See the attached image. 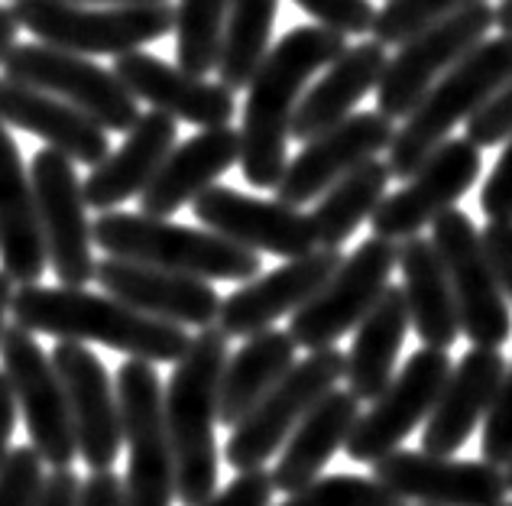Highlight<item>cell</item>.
Here are the masks:
<instances>
[{"instance_id":"1","label":"cell","mask_w":512,"mask_h":506,"mask_svg":"<svg viewBox=\"0 0 512 506\" xmlns=\"http://www.w3.org/2000/svg\"><path fill=\"white\" fill-rule=\"evenodd\" d=\"M347 49V36L328 26H295L256 69L247 85L244 121H240V169L253 189H276L289 166L286 146L292 137V117L299 111L305 85L315 72Z\"/></svg>"},{"instance_id":"2","label":"cell","mask_w":512,"mask_h":506,"mask_svg":"<svg viewBox=\"0 0 512 506\" xmlns=\"http://www.w3.org/2000/svg\"><path fill=\"white\" fill-rule=\"evenodd\" d=\"M13 322L26 331L52 335L59 341L104 344L146 364H179L192 344L182 325L143 315L114 296H98L72 286H20L10 302Z\"/></svg>"},{"instance_id":"3","label":"cell","mask_w":512,"mask_h":506,"mask_svg":"<svg viewBox=\"0 0 512 506\" xmlns=\"http://www.w3.org/2000/svg\"><path fill=\"white\" fill-rule=\"evenodd\" d=\"M227 335L218 328H201L175 364L166 383L163 412L175 458V500L201 506L218 494V396L227 364Z\"/></svg>"},{"instance_id":"4","label":"cell","mask_w":512,"mask_h":506,"mask_svg":"<svg viewBox=\"0 0 512 506\" xmlns=\"http://www.w3.org/2000/svg\"><path fill=\"white\" fill-rule=\"evenodd\" d=\"M94 247L107 257L159 266V270L185 273L195 279H231L250 283L260 276V253L240 247L208 228H188L169 218L130 215V211H104L91 224Z\"/></svg>"},{"instance_id":"5","label":"cell","mask_w":512,"mask_h":506,"mask_svg":"<svg viewBox=\"0 0 512 506\" xmlns=\"http://www.w3.org/2000/svg\"><path fill=\"white\" fill-rule=\"evenodd\" d=\"M512 78V33L483 39L467 56L444 72L435 88L419 101L402 127L393 146L386 150V166L393 179H409L425 159L448 140L457 124H467L496 91Z\"/></svg>"},{"instance_id":"6","label":"cell","mask_w":512,"mask_h":506,"mask_svg":"<svg viewBox=\"0 0 512 506\" xmlns=\"http://www.w3.org/2000/svg\"><path fill=\"white\" fill-rule=\"evenodd\" d=\"M10 7L36 43L78 52V56L117 59L175 30V7L169 0L127 7H88L72 4V0H13Z\"/></svg>"},{"instance_id":"7","label":"cell","mask_w":512,"mask_h":506,"mask_svg":"<svg viewBox=\"0 0 512 506\" xmlns=\"http://www.w3.org/2000/svg\"><path fill=\"white\" fill-rule=\"evenodd\" d=\"M117 403L127 445L124 506H172L175 458L166 432L163 380L146 361H124L117 370Z\"/></svg>"},{"instance_id":"8","label":"cell","mask_w":512,"mask_h":506,"mask_svg":"<svg viewBox=\"0 0 512 506\" xmlns=\"http://www.w3.org/2000/svg\"><path fill=\"white\" fill-rule=\"evenodd\" d=\"M338 380H344V351L338 348L312 351L305 361L292 364L289 374L250 409V416L231 429L224 448L227 464L237 474L260 471L269 458L279 455L318 399L338 390Z\"/></svg>"},{"instance_id":"9","label":"cell","mask_w":512,"mask_h":506,"mask_svg":"<svg viewBox=\"0 0 512 506\" xmlns=\"http://www.w3.org/2000/svg\"><path fill=\"white\" fill-rule=\"evenodd\" d=\"M431 244H435L444 273L461 315V335L474 348H496L512 338V312L496 279L483 237L474 218L461 208H451L431 224Z\"/></svg>"},{"instance_id":"10","label":"cell","mask_w":512,"mask_h":506,"mask_svg":"<svg viewBox=\"0 0 512 506\" xmlns=\"http://www.w3.org/2000/svg\"><path fill=\"white\" fill-rule=\"evenodd\" d=\"M4 75L62 98L107 133H127L140 121V101L124 88L114 69H101L78 52L46 43H17L4 59Z\"/></svg>"},{"instance_id":"11","label":"cell","mask_w":512,"mask_h":506,"mask_svg":"<svg viewBox=\"0 0 512 506\" xmlns=\"http://www.w3.org/2000/svg\"><path fill=\"white\" fill-rule=\"evenodd\" d=\"M399 266V244L386 237L363 241L344 263L338 266L325 286L292 315L289 335L295 348L308 354L321 348H334L347 331H354L380 296L389 289V276Z\"/></svg>"},{"instance_id":"12","label":"cell","mask_w":512,"mask_h":506,"mask_svg":"<svg viewBox=\"0 0 512 506\" xmlns=\"http://www.w3.org/2000/svg\"><path fill=\"white\" fill-rule=\"evenodd\" d=\"M0 364H4V374L17 396V409L23 412L30 445L52 468H72V461L78 458V438L69 396H65L59 370L52 364V354H46L33 331L10 322L0 338Z\"/></svg>"},{"instance_id":"13","label":"cell","mask_w":512,"mask_h":506,"mask_svg":"<svg viewBox=\"0 0 512 506\" xmlns=\"http://www.w3.org/2000/svg\"><path fill=\"white\" fill-rule=\"evenodd\" d=\"M493 26L496 7H490V0H483V4L467 7L406 39L396 56L389 59L383 82L376 88L380 114H386L389 121H406L419 108V101L435 88L438 78L451 72L470 49L480 46Z\"/></svg>"},{"instance_id":"14","label":"cell","mask_w":512,"mask_h":506,"mask_svg":"<svg viewBox=\"0 0 512 506\" xmlns=\"http://www.w3.org/2000/svg\"><path fill=\"white\" fill-rule=\"evenodd\" d=\"M451 357L438 348H419L389 386L373 399V406L357 419L354 432H350L344 455L357 464H376L389 458L399 445L428 422L431 409H435L444 383L451 377Z\"/></svg>"},{"instance_id":"15","label":"cell","mask_w":512,"mask_h":506,"mask_svg":"<svg viewBox=\"0 0 512 506\" xmlns=\"http://www.w3.org/2000/svg\"><path fill=\"white\" fill-rule=\"evenodd\" d=\"M30 179L52 273L59 276V286L88 289L98 260L91 253L94 237L91 221L85 215V189L75 172V163L65 153L46 146V150L33 156Z\"/></svg>"},{"instance_id":"16","label":"cell","mask_w":512,"mask_h":506,"mask_svg":"<svg viewBox=\"0 0 512 506\" xmlns=\"http://www.w3.org/2000/svg\"><path fill=\"white\" fill-rule=\"evenodd\" d=\"M483 156L480 146H474L467 137L444 140L425 163L412 172L399 192L386 195L383 205L370 218L373 237L386 241H409L419 237L422 228L435 224L444 211H451L461 198L474 189L480 179Z\"/></svg>"},{"instance_id":"17","label":"cell","mask_w":512,"mask_h":506,"mask_svg":"<svg viewBox=\"0 0 512 506\" xmlns=\"http://www.w3.org/2000/svg\"><path fill=\"white\" fill-rule=\"evenodd\" d=\"M373 477L399 500L419 506H500L509 494L503 468L431 451H393L373 464Z\"/></svg>"},{"instance_id":"18","label":"cell","mask_w":512,"mask_h":506,"mask_svg":"<svg viewBox=\"0 0 512 506\" xmlns=\"http://www.w3.org/2000/svg\"><path fill=\"white\" fill-rule=\"evenodd\" d=\"M393 137H396V121H389L386 114L380 111L350 114L338 127L308 140L302 146V153L289 159V166L276 185V198L292 208L318 202L347 172H354L357 166L370 163L383 150H389Z\"/></svg>"},{"instance_id":"19","label":"cell","mask_w":512,"mask_h":506,"mask_svg":"<svg viewBox=\"0 0 512 506\" xmlns=\"http://www.w3.org/2000/svg\"><path fill=\"white\" fill-rule=\"evenodd\" d=\"M192 211L208 231L253 253H276V257L295 260L318 247L312 215L279 198L266 202L227 185H211L192 202Z\"/></svg>"},{"instance_id":"20","label":"cell","mask_w":512,"mask_h":506,"mask_svg":"<svg viewBox=\"0 0 512 506\" xmlns=\"http://www.w3.org/2000/svg\"><path fill=\"white\" fill-rule=\"evenodd\" d=\"M52 364L69 396V412L78 438V458L91 471H114V461L124 445L120 425L117 386L101 364V357L78 341H59L52 351Z\"/></svg>"},{"instance_id":"21","label":"cell","mask_w":512,"mask_h":506,"mask_svg":"<svg viewBox=\"0 0 512 506\" xmlns=\"http://www.w3.org/2000/svg\"><path fill=\"white\" fill-rule=\"evenodd\" d=\"M344 263L341 247H315L305 257L286 260L269 273L221 299L218 328L227 338H250L273 328L282 315H295Z\"/></svg>"},{"instance_id":"22","label":"cell","mask_w":512,"mask_h":506,"mask_svg":"<svg viewBox=\"0 0 512 506\" xmlns=\"http://www.w3.org/2000/svg\"><path fill=\"white\" fill-rule=\"evenodd\" d=\"M94 279H98V286L107 296L133 305L143 315L198 331L218 325L221 296L214 292L208 279H195L185 273L159 270V266L130 263L117 257L98 260Z\"/></svg>"},{"instance_id":"23","label":"cell","mask_w":512,"mask_h":506,"mask_svg":"<svg viewBox=\"0 0 512 506\" xmlns=\"http://www.w3.org/2000/svg\"><path fill=\"white\" fill-rule=\"evenodd\" d=\"M114 75L124 82L137 101H146L153 111L169 114L172 121L195 124L201 130L227 127L237 114L234 91L221 82L188 75L179 65H169L150 52H127L114 59Z\"/></svg>"},{"instance_id":"24","label":"cell","mask_w":512,"mask_h":506,"mask_svg":"<svg viewBox=\"0 0 512 506\" xmlns=\"http://www.w3.org/2000/svg\"><path fill=\"white\" fill-rule=\"evenodd\" d=\"M506 357L496 348H470L461 364H454L435 409L425 422L422 451L454 455L461 451L477 425L487 419L496 390L506 377Z\"/></svg>"},{"instance_id":"25","label":"cell","mask_w":512,"mask_h":506,"mask_svg":"<svg viewBox=\"0 0 512 506\" xmlns=\"http://www.w3.org/2000/svg\"><path fill=\"white\" fill-rule=\"evenodd\" d=\"M0 124L36 133L52 150L91 169L111 156V140L104 127L49 91L20 85L7 75H0Z\"/></svg>"},{"instance_id":"26","label":"cell","mask_w":512,"mask_h":506,"mask_svg":"<svg viewBox=\"0 0 512 506\" xmlns=\"http://www.w3.org/2000/svg\"><path fill=\"white\" fill-rule=\"evenodd\" d=\"M175 140H179V124L169 114H140V121L127 130V140L88 172V179L82 182L85 205L104 215V211H117V205L143 195L159 166L166 163V156L175 150Z\"/></svg>"},{"instance_id":"27","label":"cell","mask_w":512,"mask_h":506,"mask_svg":"<svg viewBox=\"0 0 512 506\" xmlns=\"http://www.w3.org/2000/svg\"><path fill=\"white\" fill-rule=\"evenodd\" d=\"M240 163V130L211 127L188 137L166 156L153 182L140 195V211L150 218H169L179 208L192 205L201 192H208L214 182L231 166Z\"/></svg>"},{"instance_id":"28","label":"cell","mask_w":512,"mask_h":506,"mask_svg":"<svg viewBox=\"0 0 512 506\" xmlns=\"http://www.w3.org/2000/svg\"><path fill=\"white\" fill-rule=\"evenodd\" d=\"M0 263L17 286H33L46 273V244L36 215L33 179L20 146L0 124Z\"/></svg>"},{"instance_id":"29","label":"cell","mask_w":512,"mask_h":506,"mask_svg":"<svg viewBox=\"0 0 512 506\" xmlns=\"http://www.w3.org/2000/svg\"><path fill=\"white\" fill-rule=\"evenodd\" d=\"M386 65H389L386 46H380L376 39L347 46L341 56L328 65V72L302 95L299 111L292 117V140L308 143V140H315L318 133L347 121L357 104L367 98L370 91L380 88Z\"/></svg>"},{"instance_id":"30","label":"cell","mask_w":512,"mask_h":506,"mask_svg":"<svg viewBox=\"0 0 512 506\" xmlns=\"http://www.w3.org/2000/svg\"><path fill=\"white\" fill-rule=\"evenodd\" d=\"M360 412V399L350 390H331L312 406V412L295 425L289 442L282 445L273 474V487L282 494H295V490L318 481L328 461L344 451L350 432H354Z\"/></svg>"},{"instance_id":"31","label":"cell","mask_w":512,"mask_h":506,"mask_svg":"<svg viewBox=\"0 0 512 506\" xmlns=\"http://www.w3.org/2000/svg\"><path fill=\"white\" fill-rule=\"evenodd\" d=\"M409 325L412 318L402 286H389L370 315L357 325L354 344L344 354V380L360 403H367V399L373 403L396 377V361L402 344H406Z\"/></svg>"},{"instance_id":"32","label":"cell","mask_w":512,"mask_h":506,"mask_svg":"<svg viewBox=\"0 0 512 506\" xmlns=\"http://www.w3.org/2000/svg\"><path fill=\"white\" fill-rule=\"evenodd\" d=\"M399 270L402 292H406L409 318L415 335L425 348L448 351L461 338V315L444 273L441 257L428 237H409L399 244Z\"/></svg>"},{"instance_id":"33","label":"cell","mask_w":512,"mask_h":506,"mask_svg":"<svg viewBox=\"0 0 512 506\" xmlns=\"http://www.w3.org/2000/svg\"><path fill=\"white\" fill-rule=\"evenodd\" d=\"M295 341L289 331L266 328L260 335H250L244 348H237L224 364L218 416L221 425H240L250 409L289 374L295 364Z\"/></svg>"},{"instance_id":"34","label":"cell","mask_w":512,"mask_h":506,"mask_svg":"<svg viewBox=\"0 0 512 506\" xmlns=\"http://www.w3.org/2000/svg\"><path fill=\"white\" fill-rule=\"evenodd\" d=\"M389 179H393V172H389L383 159H370V163L357 166L344 179L334 182L318 198V205L312 211L318 247L347 244L357 234L360 224L370 221L376 215V208L383 205Z\"/></svg>"},{"instance_id":"35","label":"cell","mask_w":512,"mask_h":506,"mask_svg":"<svg viewBox=\"0 0 512 506\" xmlns=\"http://www.w3.org/2000/svg\"><path fill=\"white\" fill-rule=\"evenodd\" d=\"M279 0H231L224 26V46L218 62V78L224 88L240 91L253 82L256 69L269 56Z\"/></svg>"},{"instance_id":"36","label":"cell","mask_w":512,"mask_h":506,"mask_svg":"<svg viewBox=\"0 0 512 506\" xmlns=\"http://www.w3.org/2000/svg\"><path fill=\"white\" fill-rule=\"evenodd\" d=\"M231 0H179L175 7V59L188 75L218 72Z\"/></svg>"},{"instance_id":"37","label":"cell","mask_w":512,"mask_h":506,"mask_svg":"<svg viewBox=\"0 0 512 506\" xmlns=\"http://www.w3.org/2000/svg\"><path fill=\"white\" fill-rule=\"evenodd\" d=\"M474 4H483V0H386L383 10H376L370 33L380 46H402L415 33Z\"/></svg>"},{"instance_id":"38","label":"cell","mask_w":512,"mask_h":506,"mask_svg":"<svg viewBox=\"0 0 512 506\" xmlns=\"http://www.w3.org/2000/svg\"><path fill=\"white\" fill-rule=\"evenodd\" d=\"M279 506H409L373 474H331L295 490Z\"/></svg>"},{"instance_id":"39","label":"cell","mask_w":512,"mask_h":506,"mask_svg":"<svg viewBox=\"0 0 512 506\" xmlns=\"http://www.w3.org/2000/svg\"><path fill=\"white\" fill-rule=\"evenodd\" d=\"M43 464L33 445L10 448L7 461L0 464V506H39L46 487Z\"/></svg>"},{"instance_id":"40","label":"cell","mask_w":512,"mask_h":506,"mask_svg":"<svg viewBox=\"0 0 512 506\" xmlns=\"http://www.w3.org/2000/svg\"><path fill=\"white\" fill-rule=\"evenodd\" d=\"M483 438H480V451L483 461L496 464V468H506L512 464V364L506 367V377L496 390V399L483 419Z\"/></svg>"},{"instance_id":"41","label":"cell","mask_w":512,"mask_h":506,"mask_svg":"<svg viewBox=\"0 0 512 506\" xmlns=\"http://www.w3.org/2000/svg\"><path fill=\"white\" fill-rule=\"evenodd\" d=\"M318 26H328L344 36H363L373 30V0H295Z\"/></svg>"},{"instance_id":"42","label":"cell","mask_w":512,"mask_h":506,"mask_svg":"<svg viewBox=\"0 0 512 506\" xmlns=\"http://www.w3.org/2000/svg\"><path fill=\"white\" fill-rule=\"evenodd\" d=\"M467 140L474 146H500L512 140V78L467 121Z\"/></svg>"},{"instance_id":"43","label":"cell","mask_w":512,"mask_h":506,"mask_svg":"<svg viewBox=\"0 0 512 506\" xmlns=\"http://www.w3.org/2000/svg\"><path fill=\"white\" fill-rule=\"evenodd\" d=\"M480 211L490 221H512V140H506V150L483 182Z\"/></svg>"},{"instance_id":"44","label":"cell","mask_w":512,"mask_h":506,"mask_svg":"<svg viewBox=\"0 0 512 506\" xmlns=\"http://www.w3.org/2000/svg\"><path fill=\"white\" fill-rule=\"evenodd\" d=\"M273 474L269 471H244L237 474L224 490L208 497L201 506H273Z\"/></svg>"},{"instance_id":"45","label":"cell","mask_w":512,"mask_h":506,"mask_svg":"<svg viewBox=\"0 0 512 506\" xmlns=\"http://www.w3.org/2000/svg\"><path fill=\"white\" fill-rule=\"evenodd\" d=\"M483 250H487L490 266L496 279H500L503 296L512 302V221H487V228L480 231Z\"/></svg>"},{"instance_id":"46","label":"cell","mask_w":512,"mask_h":506,"mask_svg":"<svg viewBox=\"0 0 512 506\" xmlns=\"http://www.w3.org/2000/svg\"><path fill=\"white\" fill-rule=\"evenodd\" d=\"M78 506H124V477L114 471H91V477L82 481Z\"/></svg>"},{"instance_id":"47","label":"cell","mask_w":512,"mask_h":506,"mask_svg":"<svg viewBox=\"0 0 512 506\" xmlns=\"http://www.w3.org/2000/svg\"><path fill=\"white\" fill-rule=\"evenodd\" d=\"M78 500H82V477L72 468H56L46 477L39 506H78Z\"/></svg>"},{"instance_id":"48","label":"cell","mask_w":512,"mask_h":506,"mask_svg":"<svg viewBox=\"0 0 512 506\" xmlns=\"http://www.w3.org/2000/svg\"><path fill=\"white\" fill-rule=\"evenodd\" d=\"M17 396H13V386L7 380V374L0 370V464L10 455V438L13 429H17Z\"/></svg>"},{"instance_id":"49","label":"cell","mask_w":512,"mask_h":506,"mask_svg":"<svg viewBox=\"0 0 512 506\" xmlns=\"http://www.w3.org/2000/svg\"><path fill=\"white\" fill-rule=\"evenodd\" d=\"M17 33H20V20L13 7H0V65L10 56V49L17 46Z\"/></svg>"},{"instance_id":"50","label":"cell","mask_w":512,"mask_h":506,"mask_svg":"<svg viewBox=\"0 0 512 506\" xmlns=\"http://www.w3.org/2000/svg\"><path fill=\"white\" fill-rule=\"evenodd\" d=\"M17 283H13V279L0 270V338H4V331H7V312H10V302H13V289Z\"/></svg>"},{"instance_id":"51","label":"cell","mask_w":512,"mask_h":506,"mask_svg":"<svg viewBox=\"0 0 512 506\" xmlns=\"http://www.w3.org/2000/svg\"><path fill=\"white\" fill-rule=\"evenodd\" d=\"M496 26L503 33H512V0H500V7H496Z\"/></svg>"},{"instance_id":"52","label":"cell","mask_w":512,"mask_h":506,"mask_svg":"<svg viewBox=\"0 0 512 506\" xmlns=\"http://www.w3.org/2000/svg\"><path fill=\"white\" fill-rule=\"evenodd\" d=\"M72 4H107V7H127V4H163V0H72Z\"/></svg>"},{"instance_id":"53","label":"cell","mask_w":512,"mask_h":506,"mask_svg":"<svg viewBox=\"0 0 512 506\" xmlns=\"http://www.w3.org/2000/svg\"><path fill=\"white\" fill-rule=\"evenodd\" d=\"M503 474H506V487L512 490V464H506V471H503Z\"/></svg>"},{"instance_id":"54","label":"cell","mask_w":512,"mask_h":506,"mask_svg":"<svg viewBox=\"0 0 512 506\" xmlns=\"http://www.w3.org/2000/svg\"><path fill=\"white\" fill-rule=\"evenodd\" d=\"M500 506H512V503H506V500H503V503H500Z\"/></svg>"}]
</instances>
